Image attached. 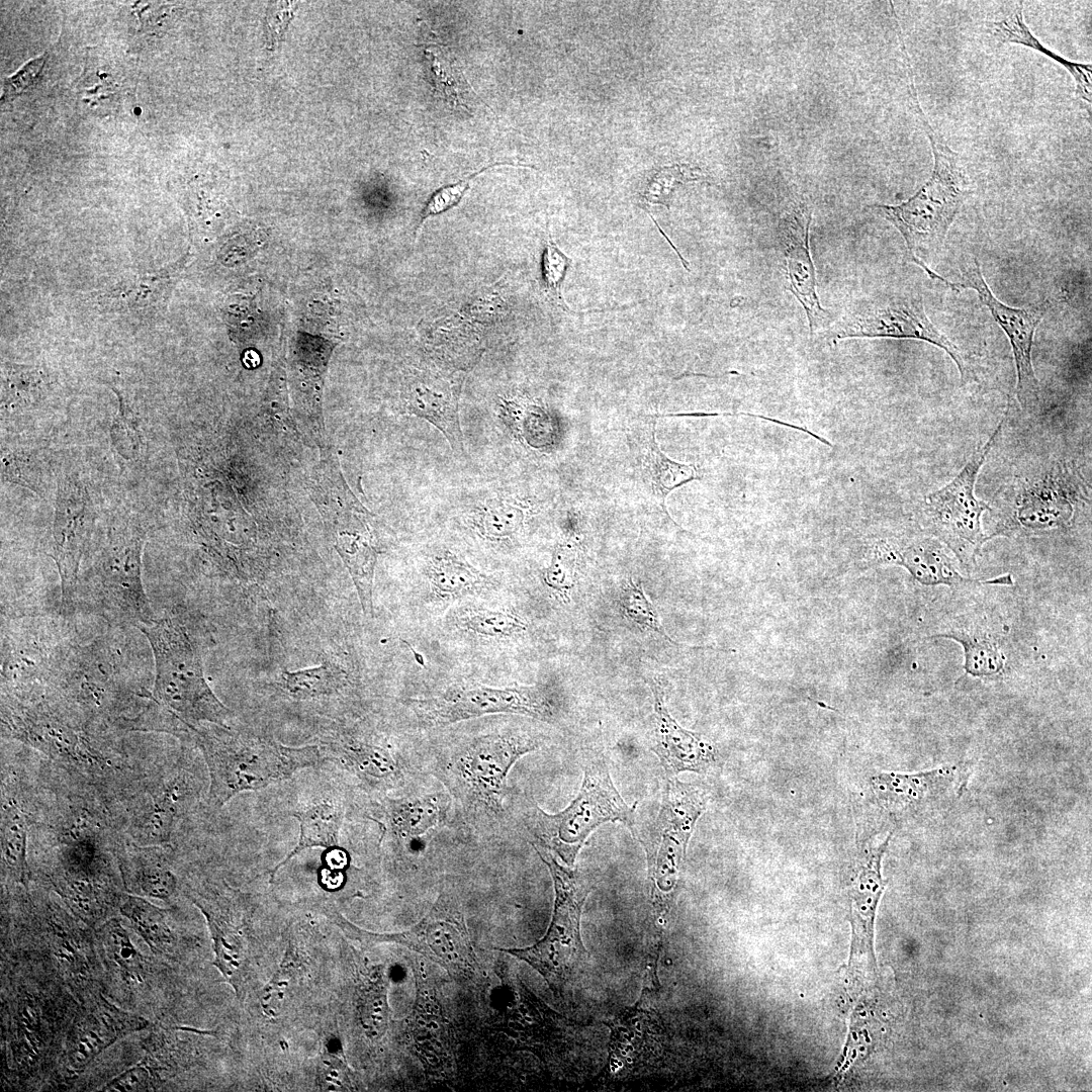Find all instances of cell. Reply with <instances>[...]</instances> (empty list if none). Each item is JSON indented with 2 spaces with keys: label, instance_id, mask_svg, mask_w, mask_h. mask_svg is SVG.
<instances>
[{
  "label": "cell",
  "instance_id": "1",
  "mask_svg": "<svg viewBox=\"0 0 1092 1092\" xmlns=\"http://www.w3.org/2000/svg\"><path fill=\"white\" fill-rule=\"evenodd\" d=\"M912 103L921 126L929 140L933 155V168L929 179L908 200L899 204H875L872 207L890 221L902 235L908 259L920 266L932 279L944 282L951 290V283L928 267L943 247L947 233L969 196V181L965 165L944 138L933 128L923 112L913 75L907 76Z\"/></svg>",
  "mask_w": 1092,
  "mask_h": 1092
},
{
  "label": "cell",
  "instance_id": "2",
  "mask_svg": "<svg viewBox=\"0 0 1092 1092\" xmlns=\"http://www.w3.org/2000/svg\"><path fill=\"white\" fill-rule=\"evenodd\" d=\"M190 736L207 765V802L214 809L223 807L240 793L266 788L326 759L315 745L288 747L271 738L236 733L215 724L194 726Z\"/></svg>",
  "mask_w": 1092,
  "mask_h": 1092
},
{
  "label": "cell",
  "instance_id": "3",
  "mask_svg": "<svg viewBox=\"0 0 1092 1092\" xmlns=\"http://www.w3.org/2000/svg\"><path fill=\"white\" fill-rule=\"evenodd\" d=\"M143 529L111 525L94 549L90 567L78 578L72 611L85 607L114 627L139 626L155 616L142 579Z\"/></svg>",
  "mask_w": 1092,
  "mask_h": 1092
},
{
  "label": "cell",
  "instance_id": "4",
  "mask_svg": "<svg viewBox=\"0 0 1092 1092\" xmlns=\"http://www.w3.org/2000/svg\"><path fill=\"white\" fill-rule=\"evenodd\" d=\"M138 629L153 651L154 701L189 727L206 722L230 728L231 711L207 684L198 647L180 620L155 617Z\"/></svg>",
  "mask_w": 1092,
  "mask_h": 1092
},
{
  "label": "cell",
  "instance_id": "5",
  "mask_svg": "<svg viewBox=\"0 0 1092 1092\" xmlns=\"http://www.w3.org/2000/svg\"><path fill=\"white\" fill-rule=\"evenodd\" d=\"M705 809L706 799L698 788L667 777L658 813L639 835L650 882L653 912L649 954L653 958L659 957L665 919L675 897L688 843Z\"/></svg>",
  "mask_w": 1092,
  "mask_h": 1092
},
{
  "label": "cell",
  "instance_id": "6",
  "mask_svg": "<svg viewBox=\"0 0 1092 1092\" xmlns=\"http://www.w3.org/2000/svg\"><path fill=\"white\" fill-rule=\"evenodd\" d=\"M636 805L630 807L621 797L605 759L595 758L585 765L580 790L564 810L548 814L535 808L533 833L544 849L572 866L588 835L600 825L619 821L634 833Z\"/></svg>",
  "mask_w": 1092,
  "mask_h": 1092
},
{
  "label": "cell",
  "instance_id": "7",
  "mask_svg": "<svg viewBox=\"0 0 1092 1092\" xmlns=\"http://www.w3.org/2000/svg\"><path fill=\"white\" fill-rule=\"evenodd\" d=\"M1004 419L986 443L971 455L961 471L945 485L925 498V522L928 534L942 542L965 566L976 563L984 543L981 519L990 507L975 494L980 469L999 436Z\"/></svg>",
  "mask_w": 1092,
  "mask_h": 1092
},
{
  "label": "cell",
  "instance_id": "8",
  "mask_svg": "<svg viewBox=\"0 0 1092 1092\" xmlns=\"http://www.w3.org/2000/svg\"><path fill=\"white\" fill-rule=\"evenodd\" d=\"M534 848L548 867L554 882L552 922L540 942L526 949L508 951L533 966L555 991H559L584 957L579 920L590 887L576 870L561 866L551 852Z\"/></svg>",
  "mask_w": 1092,
  "mask_h": 1092
},
{
  "label": "cell",
  "instance_id": "9",
  "mask_svg": "<svg viewBox=\"0 0 1092 1092\" xmlns=\"http://www.w3.org/2000/svg\"><path fill=\"white\" fill-rule=\"evenodd\" d=\"M540 739L524 730L483 734L469 741L455 756L452 772L464 795L492 811L500 809L512 766L538 749Z\"/></svg>",
  "mask_w": 1092,
  "mask_h": 1092
},
{
  "label": "cell",
  "instance_id": "10",
  "mask_svg": "<svg viewBox=\"0 0 1092 1092\" xmlns=\"http://www.w3.org/2000/svg\"><path fill=\"white\" fill-rule=\"evenodd\" d=\"M833 331L834 343L848 338L925 341L947 353L962 379L968 375V366L961 351L930 321L920 296L903 294L868 301L848 312Z\"/></svg>",
  "mask_w": 1092,
  "mask_h": 1092
},
{
  "label": "cell",
  "instance_id": "11",
  "mask_svg": "<svg viewBox=\"0 0 1092 1092\" xmlns=\"http://www.w3.org/2000/svg\"><path fill=\"white\" fill-rule=\"evenodd\" d=\"M421 721L428 726H445L489 714H521L549 720L553 707L534 686L494 688L480 684H461L441 695L414 702Z\"/></svg>",
  "mask_w": 1092,
  "mask_h": 1092
},
{
  "label": "cell",
  "instance_id": "12",
  "mask_svg": "<svg viewBox=\"0 0 1092 1092\" xmlns=\"http://www.w3.org/2000/svg\"><path fill=\"white\" fill-rule=\"evenodd\" d=\"M52 883L75 916L89 926L117 907L121 895L104 872L98 844L88 835L75 837L61 849Z\"/></svg>",
  "mask_w": 1092,
  "mask_h": 1092
},
{
  "label": "cell",
  "instance_id": "13",
  "mask_svg": "<svg viewBox=\"0 0 1092 1092\" xmlns=\"http://www.w3.org/2000/svg\"><path fill=\"white\" fill-rule=\"evenodd\" d=\"M962 279L961 283H957L959 291L960 288L974 289L1006 334L1016 367L1017 399L1022 408H1032L1039 400V384L1032 365L1031 352L1035 331L1048 311L1049 302L1024 307H1012L1003 303L988 286L977 259L964 265Z\"/></svg>",
  "mask_w": 1092,
  "mask_h": 1092
},
{
  "label": "cell",
  "instance_id": "14",
  "mask_svg": "<svg viewBox=\"0 0 1092 1092\" xmlns=\"http://www.w3.org/2000/svg\"><path fill=\"white\" fill-rule=\"evenodd\" d=\"M380 940L419 950L458 977H468L475 969L463 914L452 896H441L427 917L410 931L381 934Z\"/></svg>",
  "mask_w": 1092,
  "mask_h": 1092
},
{
  "label": "cell",
  "instance_id": "15",
  "mask_svg": "<svg viewBox=\"0 0 1092 1092\" xmlns=\"http://www.w3.org/2000/svg\"><path fill=\"white\" fill-rule=\"evenodd\" d=\"M891 834L877 846L866 848L855 863V873L848 888L851 947L848 975L851 981L875 979L874 923L880 898L886 883L881 875L882 857Z\"/></svg>",
  "mask_w": 1092,
  "mask_h": 1092
},
{
  "label": "cell",
  "instance_id": "16",
  "mask_svg": "<svg viewBox=\"0 0 1092 1092\" xmlns=\"http://www.w3.org/2000/svg\"><path fill=\"white\" fill-rule=\"evenodd\" d=\"M93 515L85 489L76 481H67L59 490L53 525L52 557L61 578V601L70 612L81 563L92 546Z\"/></svg>",
  "mask_w": 1092,
  "mask_h": 1092
},
{
  "label": "cell",
  "instance_id": "17",
  "mask_svg": "<svg viewBox=\"0 0 1092 1092\" xmlns=\"http://www.w3.org/2000/svg\"><path fill=\"white\" fill-rule=\"evenodd\" d=\"M148 1025L142 1016L96 994L85 1002L69 1027L62 1052L64 1066L70 1074L80 1073L105 1049Z\"/></svg>",
  "mask_w": 1092,
  "mask_h": 1092
},
{
  "label": "cell",
  "instance_id": "18",
  "mask_svg": "<svg viewBox=\"0 0 1092 1092\" xmlns=\"http://www.w3.org/2000/svg\"><path fill=\"white\" fill-rule=\"evenodd\" d=\"M189 897L206 919L213 943V965L240 995L248 966L247 942L239 920L246 897L230 888L192 891Z\"/></svg>",
  "mask_w": 1092,
  "mask_h": 1092
},
{
  "label": "cell",
  "instance_id": "19",
  "mask_svg": "<svg viewBox=\"0 0 1092 1092\" xmlns=\"http://www.w3.org/2000/svg\"><path fill=\"white\" fill-rule=\"evenodd\" d=\"M951 554L942 542L930 534L912 539L881 540L875 546L878 562L902 565L923 584L964 587L1012 583L1010 574L989 579L966 577L958 569Z\"/></svg>",
  "mask_w": 1092,
  "mask_h": 1092
},
{
  "label": "cell",
  "instance_id": "20",
  "mask_svg": "<svg viewBox=\"0 0 1092 1092\" xmlns=\"http://www.w3.org/2000/svg\"><path fill=\"white\" fill-rule=\"evenodd\" d=\"M654 701L650 748L658 757L667 777L682 771L705 772L716 760L713 745L696 732L682 728L669 714L661 684L647 680Z\"/></svg>",
  "mask_w": 1092,
  "mask_h": 1092
},
{
  "label": "cell",
  "instance_id": "21",
  "mask_svg": "<svg viewBox=\"0 0 1092 1092\" xmlns=\"http://www.w3.org/2000/svg\"><path fill=\"white\" fill-rule=\"evenodd\" d=\"M811 221V208L801 203L783 217L779 237L788 289L803 306L812 334L827 311L817 294L816 271L810 253Z\"/></svg>",
  "mask_w": 1092,
  "mask_h": 1092
},
{
  "label": "cell",
  "instance_id": "22",
  "mask_svg": "<svg viewBox=\"0 0 1092 1092\" xmlns=\"http://www.w3.org/2000/svg\"><path fill=\"white\" fill-rule=\"evenodd\" d=\"M1065 473L1059 468L1056 473L1051 472L1043 478L1022 486L1011 519L1013 524H1017L1015 527L1030 533H1039L1063 527L1070 522L1076 495L1072 494L1069 481L1063 477Z\"/></svg>",
  "mask_w": 1092,
  "mask_h": 1092
},
{
  "label": "cell",
  "instance_id": "23",
  "mask_svg": "<svg viewBox=\"0 0 1092 1092\" xmlns=\"http://www.w3.org/2000/svg\"><path fill=\"white\" fill-rule=\"evenodd\" d=\"M404 413L426 420L445 437L457 458L466 455L458 412V392L447 381L418 374L402 398Z\"/></svg>",
  "mask_w": 1092,
  "mask_h": 1092
},
{
  "label": "cell",
  "instance_id": "24",
  "mask_svg": "<svg viewBox=\"0 0 1092 1092\" xmlns=\"http://www.w3.org/2000/svg\"><path fill=\"white\" fill-rule=\"evenodd\" d=\"M958 766H945L913 775L884 772L871 780L872 789L892 812L917 811L959 786Z\"/></svg>",
  "mask_w": 1092,
  "mask_h": 1092
},
{
  "label": "cell",
  "instance_id": "25",
  "mask_svg": "<svg viewBox=\"0 0 1092 1092\" xmlns=\"http://www.w3.org/2000/svg\"><path fill=\"white\" fill-rule=\"evenodd\" d=\"M119 869L128 893L168 900L177 890V878L159 845L133 843L119 851Z\"/></svg>",
  "mask_w": 1092,
  "mask_h": 1092
},
{
  "label": "cell",
  "instance_id": "26",
  "mask_svg": "<svg viewBox=\"0 0 1092 1092\" xmlns=\"http://www.w3.org/2000/svg\"><path fill=\"white\" fill-rule=\"evenodd\" d=\"M533 507L523 498L497 491L477 500L468 513L469 522L484 541L502 544L524 530Z\"/></svg>",
  "mask_w": 1092,
  "mask_h": 1092
},
{
  "label": "cell",
  "instance_id": "27",
  "mask_svg": "<svg viewBox=\"0 0 1092 1092\" xmlns=\"http://www.w3.org/2000/svg\"><path fill=\"white\" fill-rule=\"evenodd\" d=\"M325 758L337 761L360 779L384 786L394 785L401 777V767L385 747L352 738H340L327 744Z\"/></svg>",
  "mask_w": 1092,
  "mask_h": 1092
},
{
  "label": "cell",
  "instance_id": "28",
  "mask_svg": "<svg viewBox=\"0 0 1092 1092\" xmlns=\"http://www.w3.org/2000/svg\"><path fill=\"white\" fill-rule=\"evenodd\" d=\"M425 573L432 595L443 601L477 595L494 583L490 576L447 549L428 558Z\"/></svg>",
  "mask_w": 1092,
  "mask_h": 1092
},
{
  "label": "cell",
  "instance_id": "29",
  "mask_svg": "<svg viewBox=\"0 0 1092 1092\" xmlns=\"http://www.w3.org/2000/svg\"><path fill=\"white\" fill-rule=\"evenodd\" d=\"M336 547L351 574L363 613L372 617L377 551L369 530L360 521L352 529L340 530Z\"/></svg>",
  "mask_w": 1092,
  "mask_h": 1092
},
{
  "label": "cell",
  "instance_id": "30",
  "mask_svg": "<svg viewBox=\"0 0 1092 1092\" xmlns=\"http://www.w3.org/2000/svg\"><path fill=\"white\" fill-rule=\"evenodd\" d=\"M290 815L299 822L298 841L286 857L271 871V881L282 866L301 851L311 847L329 849L339 845V834L344 818L341 804L334 800H321L302 806L292 811Z\"/></svg>",
  "mask_w": 1092,
  "mask_h": 1092
},
{
  "label": "cell",
  "instance_id": "31",
  "mask_svg": "<svg viewBox=\"0 0 1092 1092\" xmlns=\"http://www.w3.org/2000/svg\"><path fill=\"white\" fill-rule=\"evenodd\" d=\"M11 1013V1055L19 1066L29 1068L43 1057L47 1048L44 1010L36 997L19 995Z\"/></svg>",
  "mask_w": 1092,
  "mask_h": 1092
},
{
  "label": "cell",
  "instance_id": "32",
  "mask_svg": "<svg viewBox=\"0 0 1092 1092\" xmlns=\"http://www.w3.org/2000/svg\"><path fill=\"white\" fill-rule=\"evenodd\" d=\"M96 940L110 974L127 987H136L144 983L146 960L118 919L104 921L96 930Z\"/></svg>",
  "mask_w": 1092,
  "mask_h": 1092
},
{
  "label": "cell",
  "instance_id": "33",
  "mask_svg": "<svg viewBox=\"0 0 1092 1092\" xmlns=\"http://www.w3.org/2000/svg\"><path fill=\"white\" fill-rule=\"evenodd\" d=\"M993 32L997 39L1003 43L1024 46L1044 55L1061 65L1074 79L1076 95L1084 101L1091 103V65L1065 59L1041 43L1025 23L1021 6L1016 7L1012 12L995 21L993 23Z\"/></svg>",
  "mask_w": 1092,
  "mask_h": 1092
},
{
  "label": "cell",
  "instance_id": "34",
  "mask_svg": "<svg viewBox=\"0 0 1092 1092\" xmlns=\"http://www.w3.org/2000/svg\"><path fill=\"white\" fill-rule=\"evenodd\" d=\"M183 785L175 780L158 790L134 824L132 836L138 844L162 845L170 840L186 800L187 790Z\"/></svg>",
  "mask_w": 1092,
  "mask_h": 1092
},
{
  "label": "cell",
  "instance_id": "35",
  "mask_svg": "<svg viewBox=\"0 0 1092 1092\" xmlns=\"http://www.w3.org/2000/svg\"><path fill=\"white\" fill-rule=\"evenodd\" d=\"M446 808L442 794L391 799L387 801V820L396 836L412 839L439 825Z\"/></svg>",
  "mask_w": 1092,
  "mask_h": 1092
},
{
  "label": "cell",
  "instance_id": "36",
  "mask_svg": "<svg viewBox=\"0 0 1092 1092\" xmlns=\"http://www.w3.org/2000/svg\"><path fill=\"white\" fill-rule=\"evenodd\" d=\"M28 816L12 800H2L1 858L2 871L12 882L27 885L29 869L26 859Z\"/></svg>",
  "mask_w": 1092,
  "mask_h": 1092
},
{
  "label": "cell",
  "instance_id": "37",
  "mask_svg": "<svg viewBox=\"0 0 1092 1092\" xmlns=\"http://www.w3.org/2000/svg\"><path fill=\"white\" fill-rule=\"evenodd\" d=\"M117 908L152 951L157 954L170 951L175 937L164 909L130 893H121Z\"/></svg>",
  "mask_w": 1092,
  "mask_h": 1092
},
{
  "label": "cell",
  "instance_id": "38",
  "mask_svg": "<svg viewBox=\"0 0 1092 1092\" xmlns=\"http://www.w3.org/2000/svg\"><path fill=\"white\" fill-rule=\"evenodd\" d=\"M932 637L950 638L960 642L965 650L966 673L972 676H994L1005 668L1007 658L1000 639L985 631L951 628Z\"/></svg>",
  "mask_w": 1092,
  "mask_h": 1092
},
{
  "label": "cell",
  "instance_id": "39",
  "mask_svg": "<svg viewBox=\"0 0 1092 1092\" xmlns=\"http://www.w3.org/2000/svg\"><path fill=\"white\" fill-rule=\"evenodd\" d=\"M655 425L642 461V474L656 500L665 511V499L673 489L699 478L694 465L668 458L656 441Z\"/></svg>",
  "mask_w": 1092,
  "mask_h": 1092
},
{
  "label": "cell",
  "instance_id": "40",
  "mask_svg": "<svg viewBox=\"0 0 1092 1092\" xmlns=\"http://www.w3.org/2000/svg\"><path fill=\"white\" fill-rule=\"evenodd\" d=\"M428 79L434 92L453 107H468L471 88L451 56L442 48L429 46L424 50Z\"/></svg>",
  "mask_w": 1092,
  "mask_h": 1092
},
{
  "label": "cell",
  "instance_id": "41",
  "mask_svg": "<svg viewBox=\"0 0 1092 1092\" xmlns=\"http://www.w3.org/2000/svg\"><path fill=\"white\" fill-rule=\"evenodd\" d=\"M453 622L459 630L485 639H507L527 631V622L508 610L463 608Z\"/></svg>",
  "mask_w": 1092,
  "mask_h": 1092
},
{
  "label": "cell",
  "instance_id": "42",
  "mask_svg": "<svg viewBox=\"0 0 1092 1092\" xmlns=\"http://www.w3.org/2000/svg\"><path fill=\"white\" fill-rule=\"evenodd\" d=\"M339 685V672L328 663L282 673V687L295 700L330 696Z\"/></svg>",
  "mask_w": 1092,
  "mask_h": 1092
},
{
  "label": "cell",
  "instance_id": "43",
  "mask_svg": "<svg viewBox=\"0 0 1092 1092\" xmlns=\"http://www.w3.org/2000/svg\"><path fill=\"white\" fill-rule=\"evenodd\" d=\"M580 549L577 542L571 537H565L554 547L549 566L544 572L545 583L552 590L565 598L573 588Z\"/></svg>",
  "mask_w": 1092,
  "mask_h": 1092
},
{
  "label": "cell",
  "instance_id": "44",
  "mask_svg": "<svg viewBox=\"0 0 1092 1092\" xmlns=\"http://www.w3.org/2000/svg\"><path fill=\"white\" fill-rule=\"evenodd\" d=\"M619 605L624 616L642 629L658 633L671 644L680 645L670 638L661 625L658 613L644 594L641 583L630 577L619 595Z\"/></svg>",
  "mask_w": 1092,
  "mask_h": 1092
},
{
  "label": "cell",
  "instance_id": "45",
  "mask_svg": "<svg viewBox=\"0 0 1092 1092\" xmlns=\"http://www.w3.org/2000/svg\"><path fill=\"white\" fill-rule=\"evenodd\" d=\"M504 411L529 445L539 447L552 441L540 431L543 428L553 432L551 419L541 407L526 401L511 400L505 403Z\"/></svg>",
  "mask_w": 1092,
  "mask_h": 1092
},
{
  "label": "cell",
  "instance_id": "46",
  "mask_svg": "<svg viewBox=\"0 0 1092 1092\" xmlns=\"http://www.w3.org/2000/svg\"><path fill=\"white\" fill-rule=\"evenodd\" d=\"M571 260L554 244L550 235L542 256V279L549 299L564 310H569L561 295V286Z\"/></svg>",
  "mask_w": 1092,
  "mask_h": 1092
},
{
  "label": "cell",
  "instance_id": "47",
  "mask_svg": "<svg viewBox=\"0 0 1092 1092\" xmlns=\"http://www.w3.org/2000/svg\"><path fill=\"white\" fill-rule=\"evenodd\" d=\"M703 178H705V175L698 167L674 165L671 168H664L652 178L648 186H646L643 196L648 202L665 204L668 207L667 200L676 183L698 181Z\"/></svg>",
  "mask_w": 1092,
  "mask_h": 1092
},
{
  "label": "cell",
  "instance_id": "48",
  "mask_svg": "<svg viewBox=\"0 0 1092 1092\" xmlns=\"http://www.w3.org/2000/svg\"><path fill=\"white\" fill-rule=\"evenodd\" d=\"M53 951L62 969L71 977H84L87 968L86 952L78 936L67 930L54 931Z\"/></svg>",
  "mask_w": 1092,
  "mask_h": 1092
},
{
  "label": "cell",
  "instance_id": "49",
  "mask_svg": "<svg viewBox=\"0 0 1092 1092\" xmlns=\"http://www.w3.org/2000/svg\"><path fill=\"white\" fill-rule=\"evenodd\" d=\"M156 1073L150 1066L139 1064L118 1074L100 1090L109 1092H135L154 1090L158 1086Z\"/></svg>",
  "mask_w": 1092,
  "mask_h": 1092
},
{
  "label": "cell",
  "instance_id": "50",
  "mask_svg": "<svg viewBox=\"0 0 1092 1092\" xmlns=\"http://www.w3.org/2000/svg\"><path fill=\"white\" fill-rule=\"evenodd\" d=\"M489 167L490 166L484 167L462 181L444 186L435 191L422 211L421 224H423L425 219L429 216L445 212L456 205L469 188L470 181Z\"/></svg>",
  "mask_w": 1092,
  "mask_h": 1092
},
{
  "label": "cell",
  "instance_id": "51",
  "mask_svg": "<svg viewBox=\"0 0 1092 1092\" xmlns=\"http://www.w3.org/2000/svg\"><path fill=\"white\" fill-rule=\"evenodd\" d=\"M48 57L49 52H46L41 56L27 62L15 74L6 78L3 83L2 101L13 99L36 84L40 78Z\"/></svg>",
  "mask_w": 1092,
  "mask_h": 1092
},
{
  "label": "cell",
  "instance_id": "52",
  "mask_svg": "<svg viewBox=\"0 0 1092 1092\" xmlns=\"http://www.w3.org/2000/svg\"><path fill=\"white\" fill-rule=\"evenodd\" d=\"M327 851L323 856L322 868L331 872L342 873L348 863L345 850L336 846L329 848Z\"/></svg>",
  "mask_w": 1092,
  "mask_h": 1092
}]
</instances>
